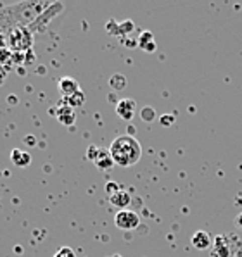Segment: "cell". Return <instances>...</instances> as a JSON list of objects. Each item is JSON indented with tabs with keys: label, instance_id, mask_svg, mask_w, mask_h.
Segmentation results:
<instances>
[{
	"label": "cell",
	"instance_id": "6da1fadb",
	"mask_svg": "<svg viewBox=\"0 0 242 257\" xmlns=\"http://www.w3.org/2000/svg\"><path fill=\"white\" fill-rule=\"evenodd\" d=\"M114 164L130 168L137 164L142 157V145L133 135H120L113 140L111 147L108 149Z\"/></svg>",
	"mask_w": 242,
	"mask_h": 257
},
{
	"label": "cell",
	"instance_id": "7a4b0ae2",
	"mask_svg": "<svg viewBox=\"0 0 242 257\" xmlns=\"http://www.w3.org/2000/svg\"><path fill=\"white\" fill-rule=\"evenodd\" d=\"M211 257H242V240L233 233H223L213 240Z\"/></svg>",
	"mask_w": 242,
	"mask_h": 257
},
{
	"label": "cell",
	"instance_id": "3957f363",
	"mask_svg": "<svg viewBox=\"0 0 242 257\" xmlns=\"http://www.w3.org/2000/svg\"><path fill=\"white\" fill-rule=\"evenodd\" d=\"M6 42L7 49H11L13 52H28L33 47V33H31L28 26H11L6 31Z\"/></svg>",
	"mask_w": 242,
	"mask_h": 257
},
{
	"label": "cell",
	"instance_id": "277c9868",
	"mask_svg": "<svg viewBox=\"0 0 242 257\" xmlns=\"http://www.w3.org/2000/svg\"><path fill=\"white\" fill-rule=\"evenodd\" d=\"M114 224H116L120 230L130 231L138 228L140 224V216L135 211H130V209H123V211H118V214L114 216Z\"/></svg>",
	"mask_w": 242,
	"mask_h": 257
},
{
	"label": "cell",
	"instance_id": "5b68a950",
	"mask_svg": "<svg viewBox=\"0 0 242 257\" xmlns=\"http://www.w3.org/2000/svg\"><path fill=\"white\" fill-rule=\"evenodd\" d=\"M62 11V4H52V6L49 7V9H45L43 13L38 16L37 19H35L33 23H31L30 26V31L31 33H38V31H45V26L49 25V21L52 18H55L59 13Z\"/></svg>",
	"mask_w": 242,
	"mask_h": 257
},
{
	"label": "cell",
	"instance_id": "8992f818",
	"mask_svg": "<svg viewBox=\"0 0 242 257\" xmlns=\"http://www.w3.org/2000/svg\"><path fill=\"white\" fill-rule=\"evenodd\" d=\"M137 110V102L133 98H123L116 104V114L123 121H132Z\"/></svg>",
	"mask_w": 242,
	"mask_h": 257
},
{
	"label": "cell",
	"instance_id": "52a82bcc",
	"mask_svg": "<svg viewBox=\"0 0 242 257\" xmlns=\"http://www.w3.org/2000/svg\"><path fill=\"white\" fill-rule=\"evenodd\" d=\"M54 110H55V117H57V121L61 122V124H64V126L73 124L74 119H76V114H74V109H73V107H69V105H67L64 100H62L61 104H59Z\"/></svg>",
	"mask_w": 242,
	"mask_h": 257
},
{
	"label": "cell",
	"instance_id": "ba28073f",
	"mask_svg": "<svg viewBox=\"0 0 242 257\" xmlns=\"http://www.w3.org/2000/svg\"><path fill=\"white\" fill-rule=\"evenodd\" d=\"M106 30H108V33H111V35L121 37V35L132 33V31L135 30V25H133V21H130V19L125 23H120V25H118L114 19H111V21H108V25H106Z\"/></svg>",
	"mask_w": 242,
	"mask_h": 257
},
{
	"label": "cell",
	"instance_id": "9c48e42d",
	"mask_svg": "<svg viewBox=\"0 0 242 257\" xmlns=\"http://www.w3.org/2000/svg\"><path fill=\"white\" fill-rule=\"evenodd\" d=\"M57 88L64 98L71 97V95H74L76 92H80V85H78V81L74 80V78H69V76L61 78V80H59Z\"/></svg>",
	"mask_w": 242,
	"mask_h": 257
},
{
	"label": "cell",
	"instance_id": "30bf717a",
	"mask_svg": "<svg viewBox=\"0 0 242 257\" xmlns=\"http://www.w3.org/2000/svg\"><path fill=\"white\" fill-rule=\"evenodd\" d=\"M190 243H192L194 248L197 250H208V248L213 247V238L209 233L206 231H196L190 238Z\"/></svg>",
	"mask_w": 242,
	"mask_h": 257
},
{
	"label": "cell",
	"instance_id": "8fae6325",
	"mask_svg": "<svg viewBox=\"0 0 242 257\" xmlns=\"http://www.w3.org/2000/svg\"><path fill=\"white\" fill-rule=\"evenodd\" d=\"M109 202H111V205L120 207V211H123V209L128 207L130 202H132V197H130V193L126 192L125 188H121L118 193H114V195L109 197Z\"/></svg>",
	"mask_w": 242,
	"mask_h": 257
},
{
	"label": "cell",
	"instance_id": "7c38bea8",
	"mask_svg": "<svg viewBox=\"0 0 242 257\" xmlns=\"http://www.w3.org/2000/svg\"><path fill=\"white\" fill-rule=\"evenodd\" d=\"M94 163H95V166H97L99 169H104V171H106V169H111V168H113L114 161H113V157H111L109 150L99 149V152H97V156H95Z\"/></svg>",
	"mask_w": 242,
	"mask_h": 257
},
{
	"label": "cell",
	"instance_id": "4fadbf2b",
	"mask_svg": "<svg viewBox=\"0 0 242 257\" xmlns=\"http://www.w3.org/2000/svg\"><path fill=\"white\" fill-rule=\"evenodd\" d=\"M11 161H13V164L18 166V168H26V166L31 164V156H30V152H25V150H21V149H14L13 152H11Z\"/></svg>",
	"mask_w": 242,
	"mask_h": 257
},
{
	"label": "cell",
	"instance_id": "5bb4252c",
	"mask_svg": "<svg viewBox=\"0 0 242 257\" xmlns=\"http://www.w3.org/2000/svg\"><path fill=\"white\" fill-rule=\"evenodd\" d=\"M137 47H140L145 52H154L156 50V42H154V35L150 31H142L140 37L137 40Z\"/></svg>",
	"mask_w": 242,
	"mask_h": 257
},
{
	"label": "cell",
	"instance_id": "9a60e30c",
	"mask_svg": "<svg viewBox=\"0 0 242 257\" xmlns=\"http://www.w3.org/2000/svg\"><path fill=\"white\" fill-rule=\"evenodd\" d=\"M13 50L7 49V47H4V49H0V69L2 71H11L13 68Z\"/></svg>",
	"mask_w": 242,
	"mask_h": 257
},
{
	"label": "cell",
	"instance_id": "2e32d148",
	"mask_svg": "<svg viewBox=\"0 0 242 257\" xmlns=\"http://www.w3.org/2000/svg\"><path fill=\"white\" fill-rule=\"evenodd\" d=\"M62 100L66 102L69 107H73V109H78V107H83V104H85V100H87V97H85V93L82 92H76L74 95H71V97H67V98H62Z\"/></svg>",
	"mask_w": 242,
	"mask_h": 257
},
{
	"label": "cell",
	"instance_id": "e0dca14e",
	"mask_svg": "<svg viewBox=\"0 0 242 257\" xmlns=\"http://www.w3.org/2000/svg\"><path fill=\"white\" fill-rule=\"evenodd\" d=\"M109 85H111V88H113L114 92H120V90H123L126 86V78L123 76V74L116 73V74H113V76H111Z\"/></svg>",
	"mask_w": 242,
	"mask_h": 257
},
{
	"label": "cell",
	"instance_id": "ac0fdd59",
	"mask_svg": "<svg viewBox=\"0 0 242 257\" xmlns=\"http://www.w3.org/2000/svg\"><path fill=\"white\" fill-rule=\"evenodd\" d=\"M140 117H142V121L150 122L154 117H156V109H154V107H144L140 110Z\"/></svg>",
	"mask_w": 242,
	"mask_h": 257
},
{
	"label": "cell",
	"instance_id": "d6986e66",
	"mask_svg": "<svg viewBox=\"0 0 242 257\" xmlns=\"http://www.w3.org/2000/svg\"><path fill=\"white\" fill-rule=\"evenodd\" d=\"M121 190V185L120 183H116V181H109L108 185H106V192L109 193V197L111 195H114V193H118Z\"/></svg>",
	"mask_w": 242,
	"mask_h": 257
},
{
	"label": "cell",
	"instance_id": "ffe728a7",
	"mask_svg": "<svg viewBox=\"0 0 242 257\" xmlns=\"http://www.w3.org/2000/svg\"><path fill=\"white\" fill-rule=\"evenodd\" d=\"M54 257H76V254H74V250L71 247H62L59 248V252Z\"/></svg>",
	"mask_w": 242,
	"mask_h": 257
},
{
	"label": "cell",
	"instance_id": "44dd1931",
	"mask_svg": "<svg viewBox=\"0 0 242 257\" xmlns=\"http://www.w3.org/2000/svg\"><path fill=\"white\" fill-rule=\"evenodd\" d=\"M161 124L163 126H172V122L175 121V117L172 116V114H166V116H161Z\"/></svg>",
	"mask_w": 242,
	"mask_h": 257
},
{
	"label": "cell",
	"instance_id": "7402d4cb",
	"mask_svg": "<svg viewBox=\"0 0 242 257\" xmlns=\"http://www.w3.org/2000/svg\"><path fill=\"white\" fill-rule=\"evenodd\" d=\"M6 31L4 28H0V49H4V47H7V42H6Z\"/></svg>",
	"mask_w": 242,
	"mask_h": 257
},
{
	"label": "cell",
	"instance_id": "603a6c76",
	"mask_svg": "<svg viewBox=\"0 0 242 257\" xmlns=\"http://www.w3.org/2000/svg\"><path fill=\"white\" fill-rule=\"evenodd\" d=\"M97 152H99V149L95 147V145H90L89 147V159H95V156H97Z\"/></svg>",
	"mask_w": 242,
	"mask_h": 257
},
{
	"label": "cell",
	"instance_id": "cb8c5ba5",
	"mask_svg": "<svg viewBox=\"0 0 242 257\" xmlns=\"http://www.w3.org/2000/svg\"><path fill=\"white\" fill-rule=\"evenodd\" d=\"M235 226L239 228V230H242V212H239L235 217Z\"/></svg>",
	"mask_w": 242,
	"mask_h": 257
}]
</instances>
